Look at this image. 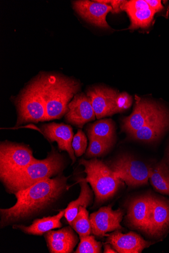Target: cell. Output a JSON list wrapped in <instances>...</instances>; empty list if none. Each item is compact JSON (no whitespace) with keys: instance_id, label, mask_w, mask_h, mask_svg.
<instances>
[{"instance_id":"cell-24","label":"cell","mask_w":169,"mask_h":253,"mask_svg":"<svg viewBox=\"0 0 169 253\" xmlns=\"http://www.w3.org/2000/svg\"><path fill=\"white\" fill-rule=\"evenodd\" d=\"M69 224L80 237L89 236L92 232L89 213L84 207H80L77 216Z\"/></svg>"},{"instance_id":"cell-9","label":"cell","mask_w":169,"mask_h":253,"mask_svg":"<svg viewBox=\"0 0 169 253\" xmlns=\"http://www.w3.org/2000/svg\"><path fill=\"white\" fill-rule=\"evenodd\" d=\"M169 231V201L151 196L147 225L145 231L149 236L160 239Z\"/></svg>"},{"instance_id":"cell-1","label":"cell","mask_w":169,"mask_h":253,"mask_svg":"<svg viewBox=\"0 0 169 253\" xmlns=\"http://www.w3.org/2000/svg\"><path fill=\"white\" fill-rule=\"evenodd\" d=\"M67 179L59 175L16 193L15 204L9 209L0 210L1 227L26 219L46 209L67 189Z\"/></svg>"},{"instance_id":"cell-22","label":"cell","mask_w":169,"mask_h":253,"mask_svg":"<svg viewBox=\"0 0 169 253\" xmlns=\"http://www.w3.org/2000/svg\"><path fill=\"white\" fill-rule=\"evenodd\" d=\"M149 180L157 192L169 195V169L164 161L150 168Z\"/></svg>"},{"instance_id":"cell-5","label":"cell","mask_w":169,"mask_h":253,"mask_svg":"<svg viewBox=\"0 0 169 253\" xmlns=\"http://www.w3.org/2000/svg\"><path fill=\"white\" fill-rule=\"evenodd\" d=\"M17 125L47 121L39 77L22 91L16 101Z\"/></svg>"},{"instance_id":"cell-6","label":"cell","mask_w":169,"mask_h":253,"mask_svg":"<svg viewBox=\"0 0 169 253\" xmlns=\"http://www.w3.org/2000/svg\"><path fill=\"white\" fill-rule=\"evenodd\" d=\"M28 146L4 141L0 144V178L1 180L37 162Z\"/></svg>"},{"instance_id":"cell-23","label":"cell","mask_w":169,"mask_h":253,"mask_svg":"<svg viewBox=\"0 0 169 253\" xmlns=\"http://www.w3.org/2000/svg\"><path fill=\"white\" fill-rule=\"evenodd\" d=\"M115 128L111 119L101 120L91 125L88 129V136L113 143Z\"/></svg>"},{"instance_id":"cell-8","label":"cell","mask_w":169,"mask_h":253,"mask_svg":"<svg viewBox=\"0 0 169 253\" xmlns=\"http://www.w3.org/2000/svg\"><path fill=\"white\" fill-rule=\"evenodd\" d=\"M110 168L115 176L129 187L146 185L149 183L150 168L131 156H119Z\"/></svg>"},{"instance_id":"cell-18","label":"cell","mask_w":169,"mask_h":253,"mask_svg":"<svg viewBox=\"0 0 169 253\" xmlns=\"http://www.w3.org/2000/svg\"><path fill=\"white\" fill-rule=\"evenodd\" d=\"M151 195L139 197L132 201L129 206L127 220L133 228L146 231L150 210Z\"/></svg>"},{"instance_id":"cell-7","label":"cell","mask_w":169,"mask_h":253,"mask_svg":"<svg viewBox=\"0 0 169 253\" xmlns=\"http://www.w3.org/2000/svg\"><path fill=\"white\" fill-rule=\"evenodd\" d=\"M134 110L129 117L123 120L122 128L128 135L147 124L169 116L168 111L153 101L135 96Z\"/></svg>"},{"instance_id":"cell-10","label":"cell","mask_w":169,"mask_h":253,"mask_svg":"<svg viewBox=\"0 0 169 253\" xmlns=\"http://www.w3.org/2000/svg\"><path fill=\"white\" fill-rule=\"evenodd\" d=\"M118 94L116 90L103 86L88 89L87 95L91 100L96 118L101 119L118 113L116 106Z\"/></svg>"},{"instance_id":"cell-26","label":"cell","mask_w":169,"mask_h":253,"mask_svg":"<svg viewBox=\"0 0 169 253\" xmlns=\"http://www.w3.org/2000/svg\"><path fill=\"white\" fill-rule=\"evenodd\" d=\"M80 243L76 253H100L102 252V244L96 241L92 236L80 237Z\"/></svg>"},{"instance_id":"cell-16","label":"cell","mask_w":169,"mask_h":253,"mask_svg":"<svg viewBox=\"0 0 169 253\" xmlns=\"http://www.w3.org/2000/svg\"><path fill=\"white\" fill-rule=\"evenodd\" d=\"M107 243L111 244L119 253H139L149 248L154 243L144 240L139 235L130 232L123 234L116 230L107 234Z\"/></svg>"},{"instance_id":"cell-17","label":"cell","mask_w":169,"mask_h":253,"mask_svg":"<svg viewBox=\"0 0 169 253\" xmlns=\"http://www.w3.org/2000/svg\"><path fill=\"white\" fill-rule=\"evenodd\" d=\"M47 246L52 253H69L73 251L78 238L72 228H63L57 231H51L45 234Z\"/></svg>"},{"instance_id":"cell-29","label":"cell","mask_w":169,"mask_h":253,"mask_svg":"<svg viewBox=\"0 0 169 253\" xmlns=\"http://www.w3.org/2000/svg\"><path fill=\"white\" fill-rule=\"evenodd\" d=\"M146 1L150 7L156 13L164 9L160 0H146Z\"/></svg>"},{"instance_id":"cell-19","label":"cell","mask_w":169,"mask_h":253,"mask_svg":"<svg viewBox=\"0 0 169 253\" xmlns=\"http://www.w3.org/2000/svg\"><path fill=\"white\" fill-rule=\"evenodd\" d=\"M169 128V115L153 121L129 134L130 139L146 143L158 141Z\"/></svg>"},{"instance_id":"cell-15","label":"cell","mask_w":169,"mask_h":253,"mask_svg":"<svg viewBox=\"0 0 169 253\" xmlns=\"http://www.w3.org/2000/svg\"><path fill=\"white\" fill-rule=\"evenodd\" d=\"M120 9L128 14L131 21L129 29L132 30L149 28L156 13L145 0L124 1Z\"/></svg>"},{"instance_id":"cell-14","label":"cell","mask_w":169,"mask_h":253,"mask_svg":"<svg viewBox=\"0 0 169 253\" xmlns=\"http://www.w3.org/2000/svg\"><path fill=\"white\" fill-rule=\"evenodd\" d=\"M42 131L48 140L52 142H56L60 150L67 152L72 164L75 163L76 158L72 147L74 133L70 126L55 123L46 124L42 126Z\"/></svg>"},{"instance_id":"cell-30","label":"cell","mask_w":169,"mask_h":253,"mask_svg":"<svg viewBox=\"0 0 169 253\" xmlns=\"http://www.w3.org/2000/svg\"><path fill=\"white\" fill-rule=\"evenodd\" d=\"M124 1H120V0H112L110 1V4L113 8V13H118L121 11L120 7H121L122 4Z\"/></svg>"},{"instance_id":"cell-4","label":"cell","mask_w":169,"mask_h":253,"mask_svg":"<svg viewBox=\"0 0 169 253\" xmlns=\"http://www.w3.org/2000/svg\"><path fill=\"white\" fill-rule=\"evenodd\" d=\"M79 164L85 168L87 176L83 179L90 184L97 204L104 203L113 197L124 185V181L117 177L110 168L98 159H82Z\"/></svg>"},{"instance_id":"cell-2","label":"cell","mask_w":169,"mask_h":253,"mask_svg":"<svg viewBox=\"0 0 169 253\" xmlns=\"http://www.w3.org/2000/svg\"><path fill=\"white\" fill-rule=\"evenodd\" d=\"M39 78L47 121L61 118L67 113L70 100L80 90L81 83L59 75H42Z\"/></svg>"},{"instance_id":"cell-13","label":"cell","mask_w":169,"mask_h":253,"mask_svg":"<svg viewBox=\"0 0 169 253\" xmlns=\"http://www.w3.org/2000/svg\"><path fill=\"white\" fill-rule=\"evenodd\" d=\"M65 119L69 123L82 128L86 123L93 121L95 113L91 100L84 93L76 95L68 106Z\"/></svg>"},{"instance_id":"cell-12","label":"cell","mask_w":169,"mask_h":253,"mask_svg":"<svg viewBox=\"0 0 169 253\" xmlns=\"http://www.w3.org/2000/svg\"><path fill=\"white\" fill-rule=\"evenodd\" d=\"M73 7L76 12L90 24L102 28H110L106 17L109 12H113L110 5L97 1L80 0L73 2Z\"/></svg>"},{"instance_id":"cell-31","label":"cell","mask_w":169,"mask_h":253,"mask_svg":"<svg viewBox=\"0 0 169 253\" xmlns=\"http://www.w3.org/2000/svg\"><path fill=\"white\" fill-rule=\"evenodd\" d=\"M104 253H117V252L114 249H113L111 246L110 245L107 244L105 245Z\"/></svg>"},{"instance_id":"cell-11","label":"cell","mask_w":169,"mask_h":253,"mask_svg":"<svg viewBox=\"0 0 169 253\" xmlns=\"http://www.w3.org/2000/svg\"><path fill=\"white\" fill-rule=\"evenodd\" d=\"M123 215L121 210L113 211L111 206L103 207L90 216L92 233L95 236L104 237L109 232L123 229L120 225Z\"/></svg>"},{"instance_id":"cell-25","label":"cell","mask_w":169,"mask_h":253,"mask_svg":"<svg viewBox=\"0 0 169 253\" xmlns=\"http://www.w3.org/2000/svg\"><path fill=\"white\" fill-rule=\"evenodd\" d=\"M89 145L87 150L88 157H100L107 153L112 147V143L108 142L92 136H88Z\"/></svg>"},{"instance_id":"cell-32","label":"cell","mask_w":169,"mask_h":253,"mask_svg":"<svg viewBox=\"0 0 169 253\" xmlns=\"http://www.w3.org/2000/svg\"><path fill=\"white\" fill-rule=\"evenodd\" d=\"M168 156H169V152H168Z\"/></svg>"},{"instance_id":"cell-3","label":"cell","mask_w":169,"mask_h":253,"mask_svg":"<svg viewBox=\"0 0 169 253\" xmlns=\"http://www.w3.org/2000/svg\"><path fill=\"white\" fill-rule=\"evenodd\" d=\"M63 157L56 151H52L43 160H38L25 169L2 179L6 191L15 194L35 184L59 174L64 169Z\"/></svg>"},{"instance_id":"cell-20","label":"cell","mask_w":169,"mask_h":253,"mask_svg":"<svg viewBox=\"0 0 169 253\" xmlns=\"http://www.w3.org/2000/svg\"><path fill=\"white\" fill-rule=\"evenodd\" d=\"M65 213V209L53 216L37 219L29 226L14 225L13 228L19 229L23 233L28 235L42 236L54 229L60 228L62 226L60 221L64 216Z\"/></svg>"},{"instance_id":"cell-28","label":"cell","mask_w":169,"mask_h":253,"mask_svg":"<svg viewBox=\"0 0 169 253\" xmlns=\"http://www.w3.org/2000/svg\"><path fill=\"white\" fill-rule=\"evenodd\" d=\"M133 100L132 97L126 92L118 94L116 98V106L118 112H122L129 108Z\"/></svg>"},{"instance_id":"cell-27","label":"cell","mask_w":169,"mask_h":253,"mask_svg":"<svg viewBox=\"0 0 169 253\" xmlns=\"http://www.w3.org/2000/svg\"><path fill=\"white\" fill-rule=\"evenodd\" d=\"M87 146V139L86 135L81 129H79L74 136L72 142V147L77 157L83 155Z\"/></svg>"},{"instance_id":"cell-21","label":"cell","mask_w":169,"mask_h":253,"mask_svg":"<svg viewBox=\"0 0 169 253\" xmlns=\"http://www.w3.org/2000/svg\"><path fill=\"white\" fill-rule=\"evenodd\" d=\"M79 182L81 187L80 196L76 200L70 202L65 209L64 216L69 224L77 216L80 207L87 208L93 201V193L87 184L88 182L83 178L79 179Z\"/></svg>"}]
</instances>
